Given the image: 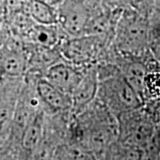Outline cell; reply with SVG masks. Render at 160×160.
Returning a JSON list of instances; mask_svg holds the SVG:
<instances>
[{
    "mask_svg": "<svg viewBox=\"0 0 160 160\" xmlns=\"http://www.w3.org/2000/svg\"><path fill=\"white\" fill-rule=\"evenodd\" d=\"M113 114L124 115L139 109L143 100L122 75L120 69L100 79L98 93Z\"/></svg>",
    "mask_w": 160,
    "mask_h": 160,
    "instance_id": "cell-1",
    "label": "cell"
},
{
    "mask_svg": "<svg viewBox=\"0 0 160 160\" xmlns=\"http://www.w3.org/2000/svg\"><path fill=\"white\" fill-rule=\"evenodd\" d=\"M116 43L126 57H139L149 46V25L136 14L126 15L116 25Z\"/></svg>",
    "mask_w": 160,
    "mask_h": 160,
    "instance_id": "cell-2",
    "label": "cell"
},
{
    "mask_svg": "<svg viewBox=\"0 0 160 160\" xmlns=\"http://www.w3.org/2000/svg\"><path fill=\"white\" fill-rule=\"evenodd\" d=\"M91 19L88 8L80 0H65L58 12V23L72 38L84 36Z\"/></svg>",
    "mask_w": 160,
    "mask_h": 160,
    "instance_id": "cell-3",
    "label": "cell"
},
{
    "mask_svg": "<svg viewBox=\"0 0 160 160\" xmlns=\"http://www.w3.org/2000/svg\"><path fill=\"white\" fill-rule=\"evenodd\" d=\"M101 37L84 35L72 38L62 48L64 58L76 66L90 62L96 57Z\"/></svg>",
    "mask_w": 160,
    "mask_h": 160,
    "instance_id": "cell-4",
    "label": "cell"
},
{
    "mask_svg": "<svg viewBox=\"0 0 160 160\" xmlns=\"http://www.w3.org/2000/svg\"><path fill=\"white\" fill-rule=\"evenodd\" d=\"M84 75L70 62H56L46 69V78L53 86L71 95Z\"/></svg>",
    "mask_w": 160,
    "mask_h": 160,
    "instance_id": "cell-5",
    "label": "cell"
},
{
    "mask_svg": "<svg viewBox=\"0 0 160 160\" xmlns=\"http://www.w3.org/2000/svg\"><path fill=\"white\" fill-rule=\"evenodd\" d=\"M99 73L97 69L90 68L84 71V75L78 85L71 93L72 107L79 112L84 109L97 95L99 89Z\"/></svg>",
    "mask_w": 160,
    "mask_h": 160,
    "instance_id": "cell-6",
    "label": "cell"
},
{
    "mask_svg": "<svg viewBox=\"0 0 160 160\" xmlns=\"http://www.w3.org/2000/svg\"><path fill=\"white\" fill-rule=\"evenodd\" d=\"M37 92L40 100L53 110L63 111L72 107L71 95L53 86L46 78L38 82Z\"/></svg>",
    "mask_w": 160,
    "mask_h": 160,
    "instance_id": "cell-7",
    "label": "cell"
},
{
    "mask_svg": "<svg viewBox=\"0 0 160 160\" xmlns=\"http://www.w3.org/2000/svg\"><path fill=\"white\" fill-rule=\"evenodd\" d=\"M57 24L36 23L26 35L29 41L39 49H53L62 40V30Z\"/></svg>",
    "mask_w": 160,
    "mask_h": 160,
    "instance_id": "cell-8",
    "label": "cell"
},
{
    "mask_svg": "<svg viewBox=\"0 0 160 160\" xmlns=\"http://www.w3.org/2000/svg\"><path fill=\"white\" fill-rule=\"evenodd\" d=\"M120 69L122 75L130 86L137 92L144 102V80L148 71L146 64L141 62L139 57H130Z\"/></svg>",
    "mask_w": 160,
    "mask_h": 160,
    "instance_id": "cell-9",
    "label": "cell"
},
{
    "mask_svg": "<svg viewBox=\"0 0 160 160\" xmlns=\"http://www.w3.org/2000/svg\"><path fill=\"white\" fill-rule=\"evenodd\" d=\"M43 121L40 115H37L24 126L22 135V144L26 150L36 151L43 141Z\"/></svg>",
    "mask_w": 160,
    "mask_h": 160,
    "instance_id": "cell-10",
    "label": "cell"
},
{
    "mask_svg": "<svg viewBox=\"0 0 160 160\" xmlns=\"http://www.w3.org/2000/svg\"><path fill=\"white\" fill-rule=\"evenodd\" d=\"M27 12L39 24H57L58 12L52 8L51 5L41 0H32L29 3Z\"/></svg>",
    "mask_w": 160,
    "mask_h": 160,
    "instance_id": "cell-11",
    "label": "cell"
},
{
    "mask_svg": "<svg viewBox=\"0 0 160 160\" xmlns=\"http://www.w3.org/2000/svg\"><path fill=\"white\" fill-rule=\"evenodd\" d=\"M26 58L19 50H8L0 58L1 69L10 76L22 75L26 69Z\"/></svg>",
    "mask_w": 160,
    "mask_h": 160,
    "instance_id": "cell-12",
    "label": "cell"
},
{
    "mask_svg": "<svg viewBox=\"0 0 160 160\" xmlns=\"http://www.w3.org/2000/svg\"><path fill=\"white\" fill-rule=\"evenodd\" d=\"M160 99V69H149L144 80V100Z\"/></svg>",
    "mask_w": 160,
    "mask_h": 160,
    "instance_id": "cell-13",
    "label": "cell"
},
{
    "mask_svg": "<svg viewBox=\"0 0 160 160\" xmlns=\"http://www.w3.org/2000/svg\"><path fill=\"white\" fill-rule=\"evenodd\" d=\"M14 120V110L10 105L0 104V138L6 135Z\"/></svg>",
    "mask_w": 160,
    "mask_h": 160,
    "instance_id": "cell-14",
    "label": "cell"
},
{
    "mask_svg": "<svg viewBox=\"0 0 160 160\" xmlns=\"http://www.w3.org/2000/svg\"><path fill=\"white\" fill-rule=\"evenodd\" d=\"M41 1H43V2H46V3L49 4V5H53V4L57 3L58 0H41Z\"/></svg>",
    "mask_w": 160,
    "mask_h": 160,
    "instance_id": "cell-15",
    "label": "cell"
},
{
    "mask_svg": "<svg viewBox=\"0 0 160 160\" xmlns=\"http://www.w3.org/2000/svg\"><path fill=\"white\" fill-rule=\"evenodd\" d=\"M111 3H118V2H119L120 0H109Z\"/></svg>",
    "mask_w": 160,
    "mask_h": 160,
    "instance_id": "cell-16",
    "label": "cell"
}]
</instances>
